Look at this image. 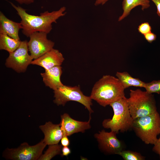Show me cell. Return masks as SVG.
Listing matches in <instances>:
<instances>
[{
    "instance_id": "cell-1",
    "label": "cell",
    "mask_w": 160,
    "mask_h": 160,
    "mask_svg": "<svg viewBox=\"0 0 160 160\" xmlns=\"http://www.w3.org/2000/svg\"><path fill=\"white\" fill-rule=\"evenodd\" d=\"M10 3L20 17L22 33L27 37L36 32L49 33L52 29V24L57 23V20L64 16L66 13L65 12L66 7L63 6L57 11L51 12L47 11L41 13L39 16L31 15L22 7L17 6L12 2Z\"/></svg>"
},
{
    "instance_id": "cell-2",
    "label": "cell",
    "mask_w": 160,
    "mask_h": 160,
    "mask_svg": "<svg viewBox=\"0 0 160 160\" xmlns=\"http://www.w3.org/2000/svg\"><path fill=\"white\" fill-rule=\"evenodd\" d=\"M124 89L117 78L104 75L95 84L90 96L92 100L105 107L125 97Z\"/></svg>"
},
{
    "instance_id": "cell-3",
    "label": "cell",
    "mask_w": 160,
    "mask_h": 160,
    "mask_svg": "<svg viewBox=\"0 0 160 160\" xmlns=\"http://www.w3.org/2000/svg\"><path fill=\"white\" fill-rule=\"evenodd\" d=\"M110 105L113 109V115L111 119H104L103 126L116 133L119 131L124 132L132 128L134 119L129 112L127 98L126 97L121 98Z\"/></svg>"
},
{
    "instance_id": "cell-4",
    "label": "cell",
    "mask_w": 160,
    "mask_h": 160,
    "mask_svg": "<svg viewBox=\"0 0 160 160\" xmlns=\"http://www.w3.org/2000/svg\"><path fill=\"white\" fill-rule=\"evenodd\" d=\"M127 98L130 114L133 119L152 114L157 111L153 95L139 89L130 90Z\"/></svg>"
},
{
    "instance_id": "cell-5",
    "label": "cell",
    "mask_w": 160,
    "mask_h": 160,
    "mask_svg": "<svg viewBox=\"0 0 160 160\" xmlns=\"http://www.w3.org/2000/svg\"><path fill=\"white\" fill-rule=\"evenodd\" d=\"M136 135L146 144L154 145L160 134V116L157 111L133 120L132 128Z\"/></svg>"
},
{
    "instance_id": "cell-6",
    "label": "cell",
    "mask_w": 160,
    "mask_h": 160,
    "mask_svg": "<svg viewBox=\"0 0 160 160\" xmlns=\"http://www.w3.org/2000/svg\"><path fill=\"white\" fill-rule=\"evenodd\" d=\"M54 91L55 99L53 102L57 105L64 106L68 101H75L83 105L90 114L93 112L91 108L92 99L90 96H85L83 94L79 86L72 87L63 85Z\"/></svg>"
},
{
    "instance_id": "cell-7",
    "label": "cell",
    "mask_w": 160,
    "mask_h": 160,
    "mask_svg": "<svg viewBox=\"0 0 160 160\" xmlns=\"http://www.w3.org/2000/svg\"><path fill=\"white\" fill-rule=\"evenodd\" d=\"M46 145L43 140L32 146L24 142L17 148H7L3 152V156L6 159L14 160H38Z\"/></svg>"
},
{
    "instance_id": "cell-8",
    "label": "cell",
    "mask_w": 160,
    "mask_h": 160,
    "mask_svg": "<svg viewBox=\"0 0 160 160\" xmlns=\"http://www.w3.org/2000/svg\"><path fill=\"white\" fill-rule=\"evenodd\" d=\"M28 41H21L19 46L15 51L9 53L6 60V66L18 73L25 72L33 60L28 54Z\"/></svg>"
},
{
    "instance_id": "cell-9",
    "label": "cell",
    "mask_w": 160,
    "mask_h": 160,
    "mask_svg": "<svg viewBox=\"0 0 160 160\" xmlns=\"http://www.w3.org/2000/svg\"><path fill=\"white\" fill-rule=\"evenodd\" d=\"M47 34L44 32H36L30 36L28 46L33 59H37L53 48L55 43L47 38Z\"/></svg>"
},
{
    "instance_id": "cell-10",
    "label": "cell",
    "mask_w": 160,
    "mask_h": 160,
    "mask_svg": "<svg viewBox=\"0 0 160 160\" xmlns=\"http://www.w3.org/2000/svg\"><path fill=\"white\" fill-rule=\"evenodd\" d=\"M116 134L112 131L108 132L103 130L95 134V137L103 151L108 154H118L123 150L124 145L117 138Z\"/></svg>"
},
{
    "instance_id": "cell-11",
    "label": "cell",
    "mask_w": 160,
    "mask_h": 160,
    "mask_svg": "<svg viewBox=\"0 0 160 160\" xmlns=\"http://www.w3.org/2000/svg\"><path fill=\"white\" fill-rule=\"evenodd\" d=\"M87 121H81L74 120L69 114L65 113L61 116L60 123L63 136H70L72 134L79 132H84L85 130L91 128L90 114Z\"/></svg>"
},
{
    "instance_id": "cell-12",
    "label": "cell",
    "mask_w": 160,
    "mask_h": 160,
    "mask_svg": "<svg viewBox=\"0 0 160 160\" xmlns=\"http://www.w3.org/2000/svg\"><path fill=\"white\" fill-rule=\"evenodd\" d=\"M64 60L62 54L58 50L53 48L37 59L33 60L31 64L41 66L45 70L55 66H60Z\"/></svg>"
},
{
    "instance_id": "cell-13",
    "label": "cell",
    "mask_w": 160,
    "mask_h": 160,
    "mask_svg": "<svg viewBox=\"0 0 160 160\" xmlns=\"http://www.w3.org/2000/svg\"><path fill=\"white\" fill-rule=\"evenodd\" d=\"M39 128L44 134L43 140L47 145L58 144L63 137L60 123L54 124L49 121L40 126Z\"/></svg>"
},
{
    "instance_id": "cell-14",
    "label": "cell",
    "mask_w": 160,
    "mask_h": 160,
    "mask_svg": "<svg viewBox=\"0 0 160 160\" xmlns=\"http://www.w3.org/2000/svg\"><path fill=\"white\" fill-rule=\"evenodd\" d=\"M62 68L60 66H55L41 73L46 86L55 90L63 85L60 80L62 73Z\"/></svg>"
},
{
    "instance_id": "cell-15",
    "label": "cell",
    "mask_w": 160,
    "mask_h": 160,
    "mask_svg": "<svg viewBox=\"0 0 160 160\" xmlns=\"http://www.w3.org/2000/svg\"><path fill=\"white\" fill-rule=\"evenodd\" d=\"M22 28L20 23L9 19L0 12V34H6L15 39L20 40L19 31Z\"/></svg>"
},
{
    "instance_id": "cell-16",
    "label": "cell",
    "mask_w": 160,
    "mask_h": 160,
    "mask_svg": "<svg viewBox=\"0 0 160 160\" xmlns=\"http://www.w3.org/2000/svg\"><path fill=\"white\" fill-rule=\"evenodd\" d=\"M140 6H141L143 11L148 9L150 6L149 0H123L122 2L123 12L119 17L118 21L124 19L130 14L132 9Z\"/></svg>"
},
{
    "instance_id": "cell-17",
    "label": "cell",
    "mask_w": 160,
    "mask_h": 160,
    "mask_svg": "<svg viewBox=\"0 0 160 160\" xmlns=\"http://www.w3.org/2000/svg\"><path fill=\"white\" fill-rule=\"evenodd\" d=\"M116 76L124 89L132 86L144 88L145 86V82L132 77L127 72H117Z\"/></svg>"
},
{
    "instance_id": "cell-18",
    "label": "cell",
    "mask_w": 160,
    "mask_h": 160,
    "mask_svg": "<svg viewBox=\"0 0 160 160\" xmlns=\"http://www.w3.org/2000/svg\"><path fill=\"white\" fill-rule=\"evenodd\" d=\"M21 41L7 35L0 34V49L5 50L9 53L13 52L19 46Z\"/></svg>"
},
{
    "instance_id": "cell-19",
    "label": "cell",
    "mask_w": 160,
    "mask_h": 160,
    "mask_svg": "<svg viewBox=\"0 0 160 160\" xmlns=\"http://www.w3.org/2000/svg\"><path fill=\"white\" fill-rule=\"evenodd\" d=\"M62 145L58 144L49 145L44 154L41 156L39 160H49L56 155L61 154Z\"/></svg>"
},
{
    "instance_id": "cell-20",
    "label": "cell",
    "mask_w": 160,
    "mask_h": 160,
    "mask_svg": "<svg viewBox=\"0 0 160 160\" xmlns=\"http://www.w3.org/2000/svg\"><path fill=\"white\" fill-rule=\"evenodd\" d=\"M124 160H144V156L140 153L131 151L123 150L118 154Z\"/></svg>"
},
{
    "instance_id": "cell-21",
    "label": "cell",
    "mask_w": 160,
    "mask_h": 160,
    "mask_svg": "<svg viewBox=\"0 0 160 160\" xmlns=\"http://www.w3.org/2000/svg\"><path fill=\"white\" fill-rule=\"evenodd\" d=\"M146 91L150 94L157 93L160 94V80H154L152 81L146 83V85L144 88Z\"/></svg>"
},
{
    "instance_id": "cell-22",
    "label": "cell",
    "mask_w": 160,
    "mask_h": 160,
    "mask_svg": "<svg viewBox=\"0 0 160 160\" xmlns=\"http://www.w3.org/2000/svg\"><path fill=\"white\" fill-rule=\"evenodd\" d=\"M151 28L148 22H144L140 24L138 27V31L141 34L144 35L151 32Z\"/></svg>"
},
{
    "instance_id": "cell-23",
    "label": "cell",
    "mask_w": 160,
    "mask_h": 160,
    "mask_svg": "<svg viewBox=\"0 0 160 160\" xmlns=\"http://www.w3.org/2000/svg\"><path fill=\"white\" fill-rule=\"evenodd\" d=\"M143 35L145 40L150 43H152L153 41L155 40L156 38V35L151 32Z\"/></svg>"
},
{
    "instance_id": "cell-24",
    "label": "cell",
    "mask_w": 160,
    "mask_h": 160,
    "mask_svg": "<svg viewBox=\"0 0 160 160\" xmlns=\"http://www.w3.org/2000/svg\"><path fill=\"white\" fill-rule=\"evenodd\" d=\"M152 149L153 151L159 155L160 159V137L157 139Z\"/></svg>"
},
{
    "instance_id": "cell-25",
    "label": "cell",
    "mask_w": 160,
    "mask_h": 160,
    "mask_svg": "<svg viewBox=\"0 0 160 160\" xmlns=\"http://www.w3.org/2000/svg\"><path fill=\"white\" fill-rule=\"evenodd\" d=\"M71 153L70 149L68 146H64L62 149V153L61 155L62 156H67Z\"/></svg>"
},
{
    "instance_id": "cell-26",
    "label": "cell",
    "mask_w": 160,
    "mask_h": 160,
    "mask_svg": "<svg viewBox=\"0 0 160 160\" xmlns=\"http://www.w3.org/2000/svg\"><path fill=\"white\" fill-rule=\"evenodd\" d=\"M61 143L63 146H68L70 143V142L67 136H64L61 139Z\"/></svg>"
},
{
    "instance_id": "cell-27",
    "label": "cell",
    "mask_w": 160,
    "mask_h": 160,
    "mask_svg": "<svg viewBox=\"0 0 160 160\" xmlns=\"http://www.w3.org/2000/svg\"><path fill=\"white\" fill-rule=\"evenodd\" d=\"M20 4H29L34 2V0H15Z\"/></svg>"
},
{
    "instance_id": "cell-28",
    "label": "cell",
    "mask_w": 160,
    "mask_h": 160,
    "mask_svg": "<svg viewBox=\"0 0 160 160\" xmlns=\"http://www.w3.org/2000/svg\"><path fill=\"white\" fill-rule=\"evenodd\" d=\"M156 5L157 9V13L160 17V0H151Z\"/></svg>"
},
{
    "instance_id": "cell-29",
    "label": "cell",
    "mask_w": 160,
    "mask_h": 160,
    "mask_svg": "<svg viewBox=\"0 0 160 160\" xmlns=\"http://www.w3.org/2000/svg\"><path fill=\"white\" fill-rule=\"evenodd\" d=\"M108 1V0H96L95 5L96 6L100 5H103Z\"/></svg>"
}]
</instances>
